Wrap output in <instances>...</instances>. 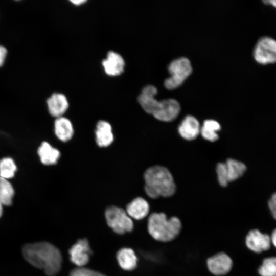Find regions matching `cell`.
Segmentation results:
<instances>
[{
	"label": "cell",
	"instance_id": "cell-1",
	"mask_svg": "<svg viewBox=\"0 0 276 276\" xmlns=\"http://www.w3.org/2000/svg\"><path fill=\"white\" fill-rule=\"evenodd\" d=\"M22 255L28 262L43 270L48 276H55L61 270L62 254L58 248L50 243L27 244L22 248Z\"/></svg>",
	"mask_w": 276,
	"mask_h": 276
},
{
	"label": "cell",
	"instance_id": "cell-2",
	"mask_svg": "<svg viewBox=\"0 0 276 276\" xmlns=\"http://www.w3.org/2000/svg\"><path fill=\"white\" fill-rule=\"evenodd\" d=\"M157 93V89L154 85L145 86L137 97L139 104L147 113L156 119L165 122L173 121L180 112L178 102L173 98L158 101L154 97Z\"/></svg>",
	"mask_w": 276,
	"mask_h": 276
},
{
	"label": "cell",
	"instance_id": "cell-3",
	"mask_svg": "<svg viewBox=\"0 0 276 276\" xmlns=\"http://www.w3.org/2000/svg\"><path fill=\"white\" fill-rule=\"evenodd\" d=\"M144 178L145 191L151 198L170 197L175 192L176 186L173 176L164 167L154 166L148 168L144 173Z\"/></svg>",
	"mask_w": 276,
	"mask_h": 276
},
{
	"label": "cell",
	"instance_id": "cell-4",
	"mask_svg": "<svg viewBox=\"0 0 276 276\" xmlns=\"http://www.w3.org/2000/svg\"><path fill=\"white\" fill-rule=\"evenodd\" d=\"M181 222L177 217L168 219L164 213H153L148 218L147 229L155 240L163 242L171 241L179 234Z\"/></svg>",
	"mask_w": 276,
	"mask_h": 276
},
{
	"label": "cell",
	"instance_id": "cell-5",
	"mask_svg": "<svg viewBox=\"0 0 276 276\" xmlns=\"http://www.w3.org/2000/svg\"><path fill=\"white\" fill-rule=\"evenodd\" d=\"M105 217L108 226L116 233L123 235L131 232L133 222L126 211L116 206H110L105 211Z\"/></svg>",
	"mask_w": 276,
	"mask_h": 276
},
{
	"label": "cell",
	"instance_id": "cell-6",
	"mask_svg": "<svg viewBox=\"0 0 276 276\" xmlns=\"http://www.w3.org/2000/svg\"><path fill=\"white\" fill-rule=\"evenodd\" d=\"M170 76L164 81V85L169 89L180 86L191 73L192 67L188 58L181 57L172 60L168 65Z\"/></svg>",
	"mask_w": 276,
	"mask_h": 276
},
{
	"label": "cell",
	"instance_id": "cell-7",
	"mask_svg": "<svg viewBox=\"0 0 276 276\" xmlns=\"http://www.w3.org/2000/svg\"><path fill=\"white\" fill-rule=\"evenodd\" d=\"M246 170V166L242 162L229 158L225 163H218L216 172L219 183L226 187L231 181L241 177Z\"/></svg>",
	"mask_w": 276,
	"mask_h": 276
},
{
	"label": "cell",
	"instance_id": "cell-8",
	"mask_svg": "<svg viewBox=\"0 0 276 276\" xmlns=\"http://www.w3.org/2000/svg\"><path fill=\"white\" fill-rule=\"evenodd\" d=\"M254 56L262 64L275 63L276 40L269 37L261 38L255 47Z\"/></svg>",
	"mask_w": 276,
	"mask_h": 276
},
{
	"label": "cell",
	"instance_id": "cell-9",
	"mask_svg": "<svg viewBox=\"0 0 276 276\" xmlns=\"http://www.w3.org/2000/svg\"><path fill=\"white\" fill-rule=\"evenodd\" d=\"M70 260L77 267H84L89 261L93 254L88 241L86 238L78 239L68 249Z\"/></svg>",
	"mask_w": 276,
	"mask_h": 276
},
{
	"label": "cell",
	"instance_id": "cell-10",
	"mask_svg": "<svg viewBox=\"0 0 276 276\" xmlns=\"http://www.w3.org/2000/svg\"><path fill=\"white\" fill-rule=\"evenodd\" d=\"M210 272L217 276L228 273L233 267V261L230 257L224 252H219L209 258L206 261Z\"/></svg>",
	"mask_w": 276,
	"mask_h": 276
},
{
	"label": "cell",
	"instance_id": "cell-11",
	"mask_svg": "<svg viewBox=\"0 0 276 276\" xmlns=\"http://www.w3.org/2000/svg\"><path fill=\"white\" fill-rule=\"evenodd\" d=\"M245 244L251 251L260 253L270 248V237L267 234L262 233L258 229H252L246 236Z\"/></svg>",
	"mask_w": 276,
	"mask_h": 276
},
{
	"label": "cell",
	"instance_id": "cell-12",
	"mask_svg": "<svg viewBox=\"0 0 276 276\" xmlns=\"http://www.w3.org/2000/svg\"><path fill=\"white\" fill-rule=\"evenodd\" d=\"M102 65L105 73L111 76H115L123 73L125 67V61L118 53L110 51L106 58L103 60Z\"/></svg>",
	"mask_w": 276,
	"mask_h": 276
},
{
	"label": "cell",
	"instance_id": "cell-13",
	"mask_svg": "<svg viewBox=\"0 0 276 276\" xmlns=\"http://www.w3.org/2000/svg\"><path fill=\"white\" fill-rule=\"evenodd\" d=\"M178 132L181 136L186 140H194L200 132L199 123L194 117L188 115L179 126Z\"/></svg>",
	"mask_w": 276,
	"mask_h": 276
},
{
	"label": "cell",
	"instance_id": "cell-14",
	"mask_svg": "<svg viewBox=\"0 0 276 276\" xmlns=\"http://www.w3.org/2000/svg\"><path fill=\"white\" fill-rule=\"evenodd\" d=\"M50 113L55 117H61L68 107V102L66 97L62 93H53L47 101Z\"/></svg>",
	"mask_w": 276,
	"mask_h": 276
},
{
	"label": "cell",
	"instance_id": "cell-15",
	"mask_svg": "<svg viewBox=\"0 0 276 276\" xmlns=\"http://www.w3.org/2000/svg\"><path fill=\"white\" fill-rule=\"evenodd\" d=\"M116 259L120 267L126 271L134 270L137 266V257L131 248L123 247L116 254Z\"/></svg>",
	"mask_w": 276,
	"mask_h": 276
},
{
	"label": "cell",
	"instance_id": "cell-16",
	"mask_svg": "<svg viewBox=\"0 0 276 276\" xmlns=\"http://www.w3.org/2000/svg\"><path fill=\"white\" fill-rule=\"evenodd\" d=\"M126 212L131 219L141 220L148 214L149 205L145 199L137 197L127 204Z\"/></svg>",
	"mask_w": 276,
	"mask_h": 276
},
{
	"label": "cell",
	"instance_id": "cell-17",
	"mask_svg": "<svg viewBox=\"0 0 276 276\" xmlns=\"http://www.w3.org/2000/svg\"><path fill=\"white\" fill-rule=\"evenodd\" d=\"M95 134L96 141L99 147H107L113 141L111 126L106 121L100 120L97 123Z\"/></svg>",
	"mask_w": 276,
	"mask_h": 276
},
{
	"label": "cell",
	"instance_id": "cell-18",
	"mask_svg": "<svg viewBox=\"0 0 276 276\" xmlns=\"http://www.w3.org/2000/svg\"><path fill=\"white\" fill-rule=\"evenodd\" d=\"M37 153L41 163L45 165L56 164L60 156L59 151L47 142L41 143Z\"/></svg>",
	"mask_w": 276,
	"mask_h": 276
},
{
	"label": "cell",
	"instance_id": "cell-19",
	"mask_svg": "<svg viewBox=\"0 0 276 276\" xmlns=\"http://www.w3.org/2000/svg\"><path fill=\"white\" fill-rule=\"evenodd\" d=\"M55 133L62 142L69 141L73 135V125L67 118L63 117L57 118L54 122Z\"/></svg>",
	"mask_w": 276,
	"mask_h": 276
},
{
	"label": "cell",
	"instance_id": "cell-20",
	"mask_svg": "<svg viewBox=\"0 0 276 276\" xmlns=\"http://www.w3.org/2000/svg\"><path fill=\"white\" fill-rule=\"evenodd\" d=\"M220 128V125L218 122L213 120H206L200 128V133L204 139L214 142L218 139L217 132L219 131Z\"/></svg>",
	"mask_w": 276,
	"mask_h": 276
},
{
	"label": "cell",
	"instance_id": "cell-21",
	"mask_svg": "<svg viewBox=\"0 0 276 276\" xmlns=\"http://www.w3.org/2000/svg\"><path fill=\"white\" fill-rule=\"evenodd\" d=\"M14 195V190L11 183L0 177V203L3 205H11Z\"/></svg>",
	"mask_w": 276,
	"mask_h": 276
},
{
	"label": "cell",
	"instance_id": "cell-22",
	"mask_svg": "<svg viewBox=\"0 0 276 276\" xmlns=\"http://www.w3.org/2000/svg\"><path fill=\"white\" fill-rule=\"evenodd\" d=\"M17 170V167L13 159L10 157L0 160V177L8 179L12 178Z\"/></svg>",
	"mask_w": 276,
	"mask_h": 276
},
{
	"label": "cell",
	"instance_id": "cell-23",
	"mask_svg": "<svg viewBox=\"0 0 276 276\" xmlns=\"http://www.w3.org/2000/svg\"><path fill=\"white\" fill-rule=\"evenodd\" d=\"M258 271L260 276H276V257L264 259Z\"/></svg>",
	"mask_w": 276,
	"mask_h": 276
},
{
	"label": "cell",
	"instance_id": "cell-24",
	"mask_svg": "<svg viewBox=\"0 0 276 276\" xmlns=\"http://www.w3.org/2000/svg\"><path fill=\"white\" fill-rule=\"evenodd\" d=\"M69 276H106L103 273L84 267H77L72 269Z\"/></svg>",
	"mask_w": 276,
	"mask_h": 276
},
{
	"label": "cell",
	"instance_id": "cell-25",
	"mask_svg": "<svg viewBox=\"0 0 276 276\" xmlns=\"http://www.w3.org/2000/svg\"><path fill=\"white\" fill-rule=\"evenodd\" d=\"M268 206L273 218L276 220V193H274L269 199Z\"/></svg>",
	"mask_w": 276,
	"mask_h": 276
},
{
	"label": "cell",
	"instance_id": "cell-26",
	"mask_svg": "<svg viewBox=\"0 0 276 276\" xmlns=\"http://www.w3.org/2000/svg\"><path fill=\"white\" fill-rule=\"evenodd\" d=\"M7 53V49L4 47L0 45V66H1L4 62Z\"/></svg>",
	"mask_w": 276,
	"mask_h": 276
},
{
	"label": "cell",
	"instance_id": "cell-27",
	"mask_svg": "<svg viewBox=\"0 0 276 276\" xmlns=\"http://www.w3.org/2000/svg\"><path fill=\"white\" fill-rule=\"evenodd\" d=\"M270 240L271 242H272L273 245L276 247V228L272 232Z\"/></svg>",
	"mask_w": 276,
	"mask_h": 276
},
{
	"label": "cell",
	"instance_id": "cell-28",
	"mask_svg": "<svg viewBox=\"0 0 276 276\" xmlns=\"http://www.w3.org/2000/svg\"><path fill=\"white\" fill-rule=\"evenodd\" d=\"M71 2L75 5H79L86 2L85 0H72Z\"/></svg>",
	"mask_w": 276,
	"mask_h": 276
},
{
	"label": "cell",
	"instance_id": "cell-29",
	"mask_svg": "<svg viewBox=\"0 0 276 276\" xmlns=\"http://www.w3.org/2000/svg\"><path fill=\"white\" fill-rule=\"evenodd\" d=\"M265 3L271 5L272 6L276 8V0H269L264 1Z\"/></svg>",
	"mask_w": 276,
	"mask_h": 276
},
{
	"label": "cell",
	"instance_id": "cell-30",
	"mask_svg": "<svg viewBox=\"0 0 276 276\" xmlns=\"http://www.w3.org/2000/svg\"><path fill=\"white\" fill-rule=\"evenodd\" d=\"M3 214V205L0 203V217L2 216Z\"/></svg>",
	"mask_w": 276,
	"mask_h": 276
}]
</instances>
